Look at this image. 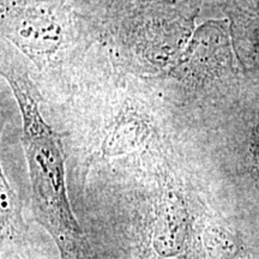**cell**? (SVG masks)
<instances>
[{
  "label": "cell",
  "instance_id": "obj_1",
  "mask_svg": "<svg viewBox=\"0 0 259 259\" xmlns=\"http://www.w3.org/2000/svg\"><path fill=\"white\" fill-rule=\"evenodd\" d=\"M18 102L23 120V147L28 161L35 212L65 255L89 259L83 232L74 219L65 185L61 135L40 112V96L27 74L3 71Z\"/></svg>",
  "mask_w": 259,
  "mask_h": 259
},
{
  "label": "cell",
  "instance_id": "obj_2",
  "mask_svg": "<svg viewBox=\"0 0 259 259\" xmlns=\"http://www.w3.org/2000/svg\"><path fill=\"white\" fill-rule=\"evenodd\" d=\"M3 34L36 61L56 54L64 41V28L44 0H2Z\"/></svg>",
  "mask_w": 259,
  "mask_h": 259
},
{
  "label": "cell",
  "instance_id": "obj_3",
  "mask_svg": "<svg viewBox=\"0 0 259 259\" xmlns=\"http://www.w3.org/2000/svg\"><path fill=\"white\" fill-rule=\"evenodd\" d=\"M232 69L233 54L226 22L211 21L191 35L169 73L177 79L203 83L225 76Z\"/></svg>",
  "mask_w": 259,
  "mask_h": 259
},
{
  "label": "cell",
  "instance_id": "obj_4",
  "mask_svg": "<svg viewBox=\"0 0 259 259\" xmlns=\"http://www.w3.org/2000/svg\"><path fill=\"white\" fill-rule=\"evenodd\" d=\"M150 135L149 122L137 111L125 108L106 137L102 150L107 156H119L136 150Z\"/></svg>",
  "mask_w": 259,
  "mask_h": 259
},
{
  "label": "cell",
  "instance_id": "obj_5",
  "mask_svg": "<svg viewBox=\"0 0 259 259\" xmlns=\"http://www.w3.org/2000/svg\"><path fill=\"white\" fill-rule=\"evenodd\" d=\"M2 225L3 231L6 234L10 232L18 231L19 225H22L21 213H19V204L16 193L11 190L8 180L2 173Z\"/></svg>",
  "mask_w": 259,
  "mask_h": 259
}]
</instances>
